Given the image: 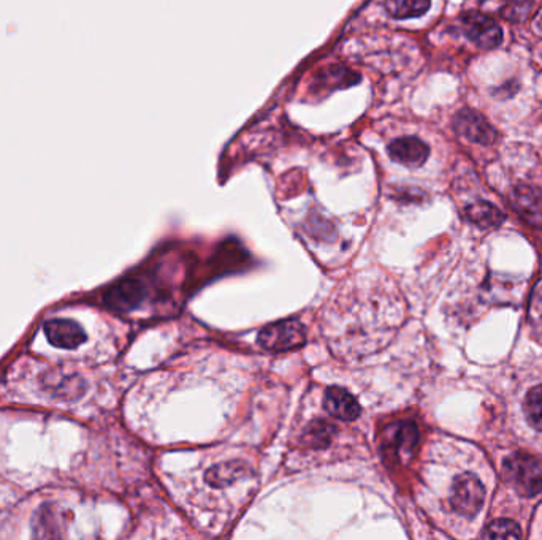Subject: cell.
<instances>
[{
    "mask_svg": "<svg viewBox=\"0 0 542 540\" xmlns=\"http://www.w3.org/2000/svg\"><path fill=\"white\" fill-rule=\"evenodd\" d=\"M257 343L270 352L297 349L306 343V330L298 320L276 322L260 331Z\"/></svg>",
    "mask_w": 542,
    "mask_h": 540,
    "instance_id": "1",
    "label": "cell"
},
{
    "mask_svg": "<svg viewBox=\"0 0 542 540\" xmlns=\"http://www.w3.org/2000/svg\"><path fill=\"white\" fill-rule=\"evenodd\" d=\"M485 501V488L473 474H463L454 482L451 491V506L459 515L474 518Z\"/></svg>",
    "mask_w": 542,
    "mask_h": 540,
    "instance_id": "2",
    "label": "cell"
},
{
    "mask_svg": "<svg viewBox=\"0 0 542 540\" xmlns=\"http://www.w3.org/2000/svg\"><path fill=\"white\" fill-rule=\"evenodd\" d=\"M508 479L515 483L520 491L527 496L541 495L542 469L541 463L528 455H514L504 466Z\"/></svg>",
    "mask_w": 542,
    "mask_h": 540,
    "instance_id": "3",
    "label": "cell"
},
{
    "mask_svg": "<svg viewBox=\"0 0 542 540\" xmlns=\"http://www.w3.org/2000/svg\"><path fill=\"white\" fill-rule=\"evenodd\" d=\"M462 27L466 37L481 49H493L503 42V31L500 24L484 13H466L462 18Z\"/></svg>",
    "mask_w": 542,
    "mask_h": 540,
    "instance_id": "4",
    "label": "cell"
},
{
    "mask_svg": "<svg viewBox=\"0 0 542 540\" xmlns=\"http://www.w3.org/2000/svg\"><path fill=\"white\" fill-rule=\"evenodd\" d=\"M454 127L462 137L473 143L492 145L497 141L498 133L495 127H492L484 116L473 110H462L454 119Z\"/></svg>",
    "mask_w": 542,
    "mask_h": 540,
    "instance_id": "5",
    "label": "cell"
},
{
    "mask_svg": "<svg viewBox=\"0 0 542 540\" xmlns=\"http://www.w3.org/2000/svg\"><path fill=\"white\" fill-rule=\"evenodd\" d=\"M43 331L50 344L59 349H77L88 339L83 327L72 319L48 320Z\"/></svg>",
    "mask_w": 542,
    "mask_h": 540,
    "instance_id": "6",
    "label": "cell"
},
{
    "mask_svg": "<svg viewBox=\"0 0 542 540\" xmlns=\"http://www.w3.org/2000/svg\"><path fill=\"white\" fill-rule=\"evenodd\" d=\"M146 290L143 282L138 279H124L118 282L105 293V305L118 312L134 311L145 300Z\"/></svg>",
    "mask_w": 542,
    "mask_h": 540,
    "instance_id": "7",
    "label": "cell"
},
{
    "mask_svg": "<svg viewBox=\"0 0 542 540\" xmlns=\"http://www.w3.org/2000/svg\"><path fill=\"white\" fill-rule=\"evenodd\" d=\"M430 148L416 137H401L389 145V156L405 167H422L428 159Z\"/></svg>",
    "mask_w": 542,
    "mask_h": 540,
    "instance_id": "8",
    "label": "cell"
},
{
    "mask_svg": "<svg viewBox=\"0 0 542 540\" xmlns=\"http://www.w3.org/2000/svg\"><path fill=\"white\" fill-rule=\"evenodd\" d=\"M514 209L531 225L542 227V194L531 186H517L511 194Z\"/></svg>",
    "mask_w": 542,
    "mask_h": 540,
    "instance_id": "9",
    "label": "cell"
},
{
    "mask_svg": "<svg viewBox=\"0 0 542 540\" xmlns=\"http://www.w3.org/2000/svg\"><path fill=\"white\" fill-rule=\"evenodd\" d=\"M324 406L330 415L344 420V422H354L359 419L362 414V407L357 403V399L347 390L341 387H330L325 392Z\"/></svg>",
    "mask_w": 542,
    "mask_h": 540,
    "instance_id": "10",
    "label": "cell"
},
{
    "mask_svg": "<svg viewBox=\"0 0 542 540\" xmlns=\"http://www.w3.org/2000/svg\"><path fill=\"white\" fill-rule=\"evenodd\" d=\"M419 442V430L413 422H401L395 425L386 439V450L389 455L401 457L403 453H411L416 444Z\"/></svg>",
    "mask_w": 542,
    "mask_h": 540,
    "instance_id": "11",
    "label": "cell"
},
{
    "mask_svg": "<svg viewBox=\"0 0 542 540\" xmlns=\"http://www.w3.org/2000/svg\"><path fill=\"white\" fill-rule=\"evenodd\" d=\"M466 216L469 221L474 222L482 229H493L500 227L504 222V214L497 206L489 202H476L466 208Z\"/></svg>",
    "mask_w": 542,
    "mask_h": 540,
    "instance_id": "12",
    "label": "cell"
},
{
    "mask_svg": "<svg viewBox=\"0 0 542 540\" xmlns=\"http://www.w3.org/2000/svg\"><path fill=\"white\" fill-rule=\"evenodd\" d=\"M386 10L395 19L417 18L430 10V0H386Z\"/></svg>",
    "mask_w": 542,
    "mask_h": 540,
    "instance_id": "13",
    "label": "cell"
},
{
    "mask_svg": "<svg viewBox=\"0 0 542 540\" xmlns=\"http://www.w3.org/2000/svg\"><path fill=\"white\" fill-rule=\"evenodd\" d=\"M246 477V466L245 464H224V466H218L214 468L213 471L208 474V480L213 483V485H229L237 482L238 479H243Z\"/></svg>",
    "mask_w": 542,
    "mask_h": 540,
    "instance_id": "14",
    "label": "cell"
},
{
    "mask_svg": "<svg viewBox=\"0 0 542 540\" xmlns=\"http://www.w3.org/2000/svg\"><path fill=\"white\" fill-rule=\"evenodd\" d=\"M535 0H506L501 7V15L511 23H523L533 15Z\"/></svg>",
    "mask_w": 542,
    "mask_h": 540,
    "instance_id": "15",
    "label": "cell"
},
{
    "mask_svg": "<svg viewBox=\"0 0 542 540\" xmlns=\"http://www.w3.org/2000/svg\"><path fill=\"white\" fill-rule=\"evenodd\" d=\"M482 537L484 539H520L522 531L515 521L500 518L493 523H490L489 528L482 534Z\"/></svg>",
    "mask_w": 542,
    "mask_h": 540,
    "instance_id": "16",
    "label": "cell"
},
{
    "mask_svg": "<svg viewBox=\"0 0 542 540\" xmlns=\"http://www.w3.org/2000/svg\"><path fill=\"white\" fill-rule=\"evenodd\" d=\"M523 409H525L528 422L531 423V426L542 431V385L528 392Z\"/></svg>",
    "mask_w": 542,
    "mask_h": 540,
    "instance_id": "17",
    "label": "cell"
},
{
    "mask_svg": "<svg viewBox=\"0 0 542 540\" xmlns=\"http://www.w3.org/2000/svg\"><path fill=\"white\" fill-rule=\"evenodd\" d=\"M531 311L542 317V285H539L531 298Z\"/></svg>",
    "mask_w": 542,
    "mask_h": 540,
    "instance_id": "18",
    "label": "cell"
},
{
    "mask_svg": "<svg viewBox=\"0 0 542 540\" xmlns=\"http://www.w3.org/2000/svg\"><path fill=\"white\" fill-rule=\"evenodd\" d=\"M538 26H539V29H541L542 32V16L539 18V23H538Z\"/></svg>",
    "mask_w": 542,
    "mask_h": 540,
    "instance_id": "19",
    "label": "cell"
}]
</instances>
